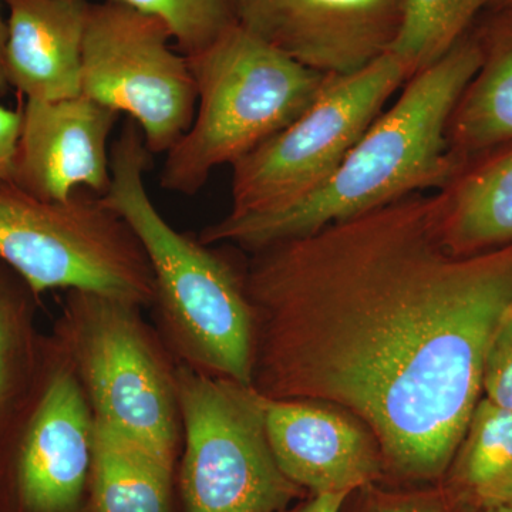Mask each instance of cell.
<instances>
[{
  "mask_svg": "<svg viewBox=\"0 0 512 512\" xmlns=\"http://www.w3.org/2000/svg\"><path fill=\"white\" fill-rule=\"evenodd\" d=\"M451 466V493L461 503L512 504V412L480 400Z\"/></svg>",
  "mask_w": 512,
  "mask_h": 512,
  "instance_id": "18",
  "label": "cell"
},
{
  "mask_svg": "<svg viewBox=\"0 0 512 512\" xmlns=\"http://www.w3.org/2000/svg\"><path fill=\"white\" fill-rule=\"evenodd\" d=\"M0 259L33 291H83L151 308L153 272L127 222L99 195L40 200L0 184Z\"/></svg>",
  "mask_w": 512,
  "mask_h": 512,
  "instance_id": "6",
  "label": "cell"
},
{
  "mask_svg": "<svg viewBox=\"0 0 512 512\" xmlns=\"http://www.w3.org/2000/svg\"><path fill=\"white\" fill-rule=\"evenodd\" d=\"M96 420L46 335L29 392L0 424V512H87Z\"/></svg>",
  "mask_w": 512,
  "mask_h": 512,
  "instance_id": "9",
  "label": "cell"
},
{
  "mask_svg": "<svg viewBox=\"0 0 512 512\" xmlns=\"http://www.w3.org/2000/svg\"><path fill=\"white\" fill-rule=\"evenodd\" d=\"M6 79L26 99L80 96L87 0H5Z\"/></svg>",
  "mask_w": 512,
  "mask_h": 512,
  "instance_id": "14",
  "label": "cell"
},
{
  "mask_svg": "<svg viewBox=\"0 0 512 512\" xmlns=\"http://www.w3.org/2000/svg\"><path fill=\"white\" fill-rule=\"evenodd\" d=\"M485 399L512 412V303L501 316L484 357Z\"/></svg>",
  "mask_w": 512,
  "mask_h": 512,
  "instance_id": "22",
  "label": "cell"
},
{
  "mask_svg": "<svg viewBox=\"0 0 512 512\" xmlns=\"http://www.w3.org/2000/svg\"><path fill=\"white\" fill-rule=\"evenodd\" d=\"M412 77L410 67L392 52L359 72L330 76L298 119L231 165L228 217H266L306 200L332 177Z\"/></svg>",
  "mask_w": 512,
  "mask_h": 512,
  "instance_id": "7",
  "label": "cell"
},
{
  "mask_svg": "<svg viewBox=\"0 0 512 512\" xmlns=\"http://www.w3.org/2000/svg\"><path fill=\"white\" fill-rule=\"evenodd\" d=\"M242 279L256 392L352 414L394 476H444L512 303V244L456 254L436 195L416 192L256 249Z\"/></svg>",
  "mask_w": 512,
  "mask_h": 512,
  "instance_id": "1",
  "label": "cell"
},
{
  "mask_svg": "<svg viewBox=\"0 0 512 512\" xmlns=\"http://www.w3.org/2000/svg\"><path fill=\"white\" fill-rule=\"evenodd\" d=\"M197 84V111L187 134L167 153L160 184L195 195L215 168L235 164L308 109L329 74L308 69L237 26L187 57Z\"/></svg>",
  "mask_w": 512,
  "mask_h": 512,
  "instance_id": "4",
  "label": "cell"
},
{
  "mask_svg": "<svg viewBox=\"0 0 512 512\" xmlns=\"http://www.w3.org/2000/svg\"><path fill=\"white\" fill-rule=\"evenodd\" d=\"M173 477L174 467L96 421L87 512H173Z\"/></svg>",
  "mask_w": 512,
  "mask_h": 512,
  "instance_id": "17",
  "label": "cell"
},
{
  "mask_svg": "<svg viewBox=\"0 0 512 512\" xmlns=\"http://www.w3.org/2000/svg\"><path fill=\"white\" fill-rule=\"evenodd\" d=\"M512 6V0H485L484 9H501Z\"/></svg>",
  "mask_w": 512,
  "mask_h": 512,
  "instance_id": "27",
  "label": "cell"
},
{
  "mask_svg": "<svg viewBox=\"0 0 512 512\" xmlns=\"http://www.w3.org/2000/svg\"><path fill=\"white\" fill-rule=\"evenodd\" d=\"M481 64L474 29L404 84L338 170L306 200L266 217H225L202 229L205 245L235 244L254 252L312 234L407 195L440 191L460 170L448 148L447 126L458 99Z\"/></svg>",
  "mask_w": 512,
  "mask_h": 512,
  "instance_id": "2",
  "label": "cell"
},
{
  "mask_svg": "<svg viewBox=\"0 0 512 512\" xmlns=\"http://www.w3.org/2000/svg\"><path fill=\"white\" fill-rule=\"evenodd\" d=\"M487 512H512V504L501 505V507L491 508V510H485Z\"/></svg>",
  "mask_w": 512,
  "mask_h": 512,
  "instance_id": "28",
  "label": "cell"
},
{
  "mask_svg": "<svg viewBox=\"0 0 512 512\" xmlns=\"http://www.w3.org/2000/svg\"><path fill=\"white\" fill-rule=\"evenodd\" d=\"M458 501L451 491L377 494L360 512H456Z\"/></svg>",
  "mask_w": 512,
  "mask_h": 512,
  "instance_id": "23",
  "label": "cell"
},
{
  "mask_svg": "<svg viewBox=\"0 0 512 512\" xmlns=\"http://www.w3.org/2000/svg\"><path fill=\"white\" fill-rule=\"evenodd\" d=\"M406 0H237L238 25L296 63L329 76L390 52Z\"/></svg>",
  "mask_w": 512,
  "mask_h": 512,
  "instance_id": "11",
  "label": "cell"
},
{
  "mask_svg": "<svg viewBox=\"0 0 512 512\" xmlns=\"http://www.w3.org/2000/svg\"><path fill=\"white\" fill-rule=\"evenodd\" d=\"M120 114L87 97L26 100L12 183L45 201L62 202L87 188L107 194V144Z\"/></svg>",
  "mask_w": 512,
  "mask_h": 512,
  "instance_id": "12",
  "label": "cell"
},
{
  "mask_svg": "<svg viewBox=\"0 0 512 512\" xmlns=\"http://www.w3.org/2000/svg\"><path fill=\"white\" fill-rule=\"evenodd\" d=\"M40 296L0 259V424L29 392L46 335L37 329Z\"/></svg>",
  "mask_w": 512,
  "mask_h": 512,
  "instance_id": "19",
  "label": "cell"
},
{
  "mask_svg": "<svg viewBox=\"0 0 512 512\" xmlns=\"http://www.w3.org/2000/svg\"><path fill=\"white\" fill-rule=\"evenodd\" d=\"M167 26L175 49L198 55L238 26L237 0H116Z\"/></svg>",
  "mask_w": 512,
  "mask_h": 512,
  "instance_id": "21",
  "label": "cell"
},
{
  "mask_svg": "<svg viewBox=\"0 0 512 512\" xmlns=\"http://www.w3.org/2000/svg\"><path fill=\"white\" fill-rule=\"evenodd\" d=\"M348 497V494L313 495L308 503L298 505L293 510L281 512H340Z\"/></svg>",
  "mask_w": 512,
  "mask_h": 512,
  "instance_id": "25",
  "label": "cell"
},
{
  "mask_svg": "<svg viewBox=\"0 0 512 512\" xmlns=\"http://www.w3.org/2000/svg\"><path fill=\"white\" fill-rule=\"evenodd\" d=\"M261 406L276 463L302 490L350 495L380 476L382 454L360 421L308 400L261 396Z\"/></svg>",
  "mask_w": 512,
  "mask_h": 512,
  "instance_id": "13",
  "label": "cell"
},
{
  "mask_svg": "<svg viewBox=\"0 0 512 512\" xmlns=\"http://www.w3.org/2000/svg\"><path fill=\"white\" fill-rule=\"evenodd\" d=\"M434 195L451 251L471 255L512 244V143L467 161Z\"/></svg>",
  "mask_w": 512,
  "mask_h": 512,
  "instance_id": "16",
  "label": "cell"
},
{
  "mask_svg": "<svg viewBox=\"0 0 512 512\" xmlns=\"http://www.w3.org/2000/svg\"><path fill=\"white\" fill-rule=\"evenodd\" d=\"M473 29L481 64L447 126L448 148L458 168L512 143V6L484 9Z\"/></svg>",
  "mask_w": 512,
  "mask_h": 512,
  "instance_id": "15",
  "label": "cell"
},
{
  "mask_svg": "<svg viewBox=\"0 0 512 512\" xmlns=\"http://www.w3.org/2000/svg\"><path fill=\"white\" fill-rule=\"evenodd\" d=\"M150 156L140 127L127 119L111 148V185L101 198L147 256L157 332L180 365L251 386L254 316L242 274L210 245L165 221L144 184Z\"/></svg>",
  "mask_w": 512,
  "mask_h": 512,
  "instance_id": "3",
  "label": "cell"
},
{
  "mask_svg": "<svg viewBox=\"0 0 512 512\" xmlns=\"http://www.w3.org/2000/svg\"><path fill=\"white\" fill-rule=\"evenodd\" d=\"M3 6L5 0H0V96H5L9 92L10 86L6 79L5 55L6 42H8V23L3 18Z\"/></svg>",
  "mask_w": 512,
  "mask_h": 512,
  "instance_id": "26",
  "label": "cell"
},
{
  "mask_svg": "<svg viewBox=\"0 0 512 512\" xmlns=\"http://www.w3.org/2000/svg\"><path fill=\"white\" fill-rule=\"evenodd\" d=\"M484 8L485 0H406L402 29L390 52L414 76L467 35Z\"/></svg>",
  "mask_w": 512,
  "mask_h": 512,
  "instance_id": "20",
  "label": "cell"
},
{
  "mask_svg": "<svg viewBox=\"0 0 512 512\" xmlns=\"http://www.w3.org/2000/svg\"><path fill=\"white\" fill-rule=\"evenodd\" d=\"M184 512H281L302 488L282 473L254 387L177 369Z\"/></svg>",
  "mask_w": 512,
  "mask_h": 512,
  "instance_id": "8",
  "label": "cell"
},
{
  "mask_svg": "<svg viewBox=\"0 0 512 512\" xmlns=\"http://www.w3.org/2000/svg\"><path fill=\"white\" fill-rule=\"evenodd\" d=\"M171 42L167 26L153 16L116 0L90 3L80 94L127 114L150 154H167L190 130L197 111L190 63Z\"/></svg>",
  "mask_w": 512,
  "mask_h": 512,
  "instance_id": "10",
  "label": "cell"
},
{
  "mask_svg": "<svg viewBox=\"0 0 512 512\" xmlns=\"http://www.w3.org/2000/svg\"><path fill=\"white\" fill-rule=\"evenodd\" d=\"M141 309L100 293L67 291L50 336L82 384L94 419L175 467L178 362Z\"/></svg>",
  "mask_w": 512,
  "mask_h": 512,
  "instance_id": "5",
  "label": "cell"
},
{
  "mask_svg": "<svg viewBox=\"0 0 512 512\" xmlns=\"http://www.w3.org/2000/svg\"><path fill=\"white\" fill-rule=\"evenodd\" d=\"M22 128V110L0 106V184L12 183Z\"/></svg>",
  "mask_w": 512,
  "mask_h": 512,
  "instance_id": "24",
  "label": "cell"
}]
</instances>
